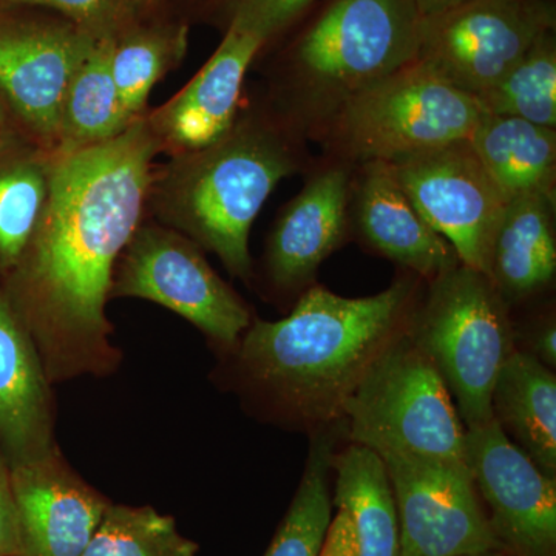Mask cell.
Wrapping results in <instances>:
<instances>
[{
    "mask_svg": "<svg viewBox=\"0 0 556 556\" xmlns=\"http://www.w3.org/2000/svg\"><path fill=\"white\" fill-rule=\"evenodd\" d=\"M485 276L510 311L551 289L556 276L555 199L529 195L506 203L490 241Z\"/></svg>",
    "mask_w": 556,
    "mask_h": 556,
    "instance_id": "19",
    "label": "cell"
},
{
    "mask_svg": "<svg viewBox=\"0 0 556 556\" xmlns=\"http://www.w3.org/2000/svg\"><path fill=\"white\" fill-rule=\"evenodd\" d=\"M468 141L506 203L529 195L555 199V129L485 112Z\"/></svg>",
    "mask_w": 556,
    "mask_h": 556,
    "instance_id": "21",
    "label": "cell"
},
{
    "mask_svg": "<svg viewBox=\"0 0 556 556\" xmlns=\"http://www.w3.org/2000/svg\"><path fill=\"white\" fill-rule=\"evenodd\" d=\"M110 298L149 300L174 311L199 328L219 356L239 343L254 320L195 241L155 225L139 226L124 249Z\"/></svg>",
    "mask_w": 556,
    "mask_h": 556,
    "instance_id": "8",
    "label": "cell"
},
{
    "mask_svg": "<svg viewBox=\"0 0 556 556\" xmlns=\"http://www.w3.org/2000/svg\"><path fill=\"white\" fill-rule=\"evenodd\" d=\"M20 547L16 500H14L11 466L0 450V556H14Z\"/></svg>",
    "mask_w": 556,
    "mask_h": 556,
    "instance_id": "32",
    "label": "cell"
},
{
    "mask_svg": "<svg viewBox=\"0 0 556 556\" xmlns=\"http://www.w3.org/2000/svg\"><path fill=\"white\" fill-rule=\"evenodd\" d=\"M50 155L0 159V274L20 262L46 207Z\"/></svg>",
    "mask_w": 556,
    "mask_h": 556,
    "instance_id": "27",
    "label": "cell"
},
{
    "mask_svg": "<svg viewBox=\"0 0 556 556\" xmlns=\"http://www.w3.org/2000/svg\"><path fill=\"white\" fill-rule=\"evenodd\" d=\"M517 351L536 358L544 367L556 371V318L555 309L546 308L529 320L514 321Z\"/></svg>",
    "mask_w": 556,
    "mask_h": 556,
    "instance_id": "31",
    "label": "cell"
},
{
    "mask_svg": "<svg viewBox=\"0 0 556 556\" xmlns=\"http://www.w3.org/2000/svg\"><path fill=\"white\" fill-rule=\"evenodd\" d=\"M137 11H150L159 7L163 0H134Z\"/></svg>",
    "mask_w": 556,
    "mask_h": 556,
    "instance_id": "37",
    "label": "cell"
},
{
    "mask_svg": "<svg viewBox=\"0 0 556 556\" xmlns=\"http://www.w3.org/2000/svg\"><path fill=\"white\" fill-rule=\"evenodd\" d=\"M346 442L375 453L466 459V427L444 380L404 336L345 405Z\"/></svg>",
    "mask_w": 556,
    "mask_h": 556,
    "instance_id": "7",
    "label": "cell"
},
{
    "mask_svg": "<svg viewBox=\"0 0 556 556\" xmlns=\"http://www.w3.org/2000/svg\"><path fill=\"white\" fill-rule=\"evenodd\" d=\"M14 148V134H2L0 131V159L9 155L11 149Z\"/></svg>",
    "mask_w": 556,
    "mask_h": 556,
    "instance_id": "36",
    "label": "cell"
},
{
    "mask_svg": "<svg viewBox=\"0 0 556 556\" xmlns=\"http://www.w3.org/2000/svg\"><path fill=\"white\" fill-rule=\"evenodd\" d=\"M332 506L350 517L358 556H401L396 503L382 459L346 442L332 457Z\"/></svg>",
    "mask_w": 556,
    "mask_h": 556,
    "instance_id": "22",
    "label": "cell"
},
{
    "mask_svg": "<svg viewBox=\"0 0 556 556\" xmlns=\"http://www.w3.org/2000/svg\"><path fill=\"white\" fill-rule=\"evenodd\" d=\"M351 186L350 167L340 161L313 174L283 208L265 255L266 276L278 294L298 300L316 285L321 263L345 244Z\"/></svg>",
    "mask_w": 556,
    "mask_h": 556,
    "instance_id": "15",
    "label": "cell"
},
{
    "mask_svg": "<svg viewBox=\"0 0 556 556\" xmlns=\"http://www.w3.org/2000/svg\"><path fill=\"white\" fill-rule=\"evenodd\" d=\"M318 556H358L356 535L345 510L339 508L338 518L329 525L324 546Z\"/></svg>",
    "mask_w": 556,
    "mask_h": 556,
    "instance_id": "33",
    "label": "cell"
},
{
    "mask_svg": "<svg viewBox=\"0 0 556 556\" xmlns=\"http://www.w3.org/2000/svg\"><path fill=\"white\" fill-rule=\"evenodd\" d=\"M345 430V422H340L309 437L302 479L265 556L320 555L331 525L332 457L346 441Z\"/></svg>",
    "mask_w": 556,
    "mask_h": 556,
    "instance_id": "24",
    "label": "cell"
},
{
    "mask_svg": "<svg viewBox=\"0 0 556 556\" xmlns=\"http://www.w3.org/2000/svg\"><path fill=\"white\" fill-rule=\"evenodd\" d=\"M11 113L9 112V109H7V105L3 104V101L0 100V131L2 134H14L13 130H11Z\"/></svg>",
    "mask_w": 556,
    "mask_h": 556,
    "instance_id": "35",
    "label": "cell"
},
{
    "mask_svg": "<svg viewBox=\"0 0 556 556\" xmlns=\"http://www.w3.org/2000/svg\"><path fill=\"white\" fill-rule=\"evenodd\" d=\"M492 417L547 477L556 478V372L515 351L492 391Z\"/></svg>",
    "mask_w": 556,
    "mask_h": 556,
    "instance_id": "20",
    "label": "cell"
},
{
    "mask_svg": "<svg viewBox=\"0 0 556 556\" xmlns=\"http://www.w3.org/2000/svg\"><path fill=\"white\" fill-rule=\"evenodd\" d=\"M56 447L51 383L31 336L0 287V450L11 467Z\"/></svg>",
    "mask_w": 556,
    "mask_h": 556,
    "instance_id": "18",
    "label": "cell"
},
{
    "mask_svg": "<svg viewBox=\"0 0 556 556\" xmlns=\"http://www.w3.org/2000/svg\"><path fill=\"white\" fill-rule=\"evenodd\" d=\"M413 2L416 3L422 17H428L441 13V11L453 9V7L467 2V0H413Z\"/></svg>",
    "mask_w": 556,
    "mask_h": 556,
    "instance_id": "34",
    "label": "cell"
},
{
    "mask_svg": "<svg viewBox=\"0 0 556 556\" xmlns=\"http://www.w3.org/2000/svg\"><path fill=\"white\" fill-rule=\"evenodd\" d=\"M94 39L65 20L0 14V100L49 155L65 87Z\"/></svg>",
    "mask_w": 556,
    "mask_h": 556,
    "instance_id": "13",
    "label": "cell"
},
{
    "mask_svg": "<svg viewBox=\"0 0 556 556\" xmlns=\"http://www.w3.org/2000/svg\"><path fill=\"white\" fill-rule=\"evenodd\" d=\"M300 159L283 134L252 118L207 148L178 153L155 185L163 223L214 252L230 276L249 281V233L281 179Z\"/></svg>",
    "mask_w": 556,
    "mask_h": 556,
    "instance_id": "3",
    "label": "cell"
},
{
    "mask_svg": "<svg viewBox=\"0 0 556 556\" xmlns=\"http://www.w3.org/2000/svg\"><path fill=\"white\" fill-rule=\"evenodd\" d=\"M426 281L401 274L369 298L313 285L280 320L254 318L219 356L218 386L255 420L313 437L345 422V405L379 358L408 334Z\"/></svg>",
    "mask_w": 556,
    "mask_h": 556,
    "instance_id": "2",
    "label": "cell"
},
{
    "mask_svg": "<svg viewBox=\"0 0 556 556\" xmlns=\"http://www.w3.org/2000/svg\"><path fill=\"white\" fill-rule=\"evenodd\" d=\"M188 46L189 28L177 24H135L115 39L110 65L121 105L131 121L141 118L150 91L177 67Z\"/></svg>",
    "mask_w": 556,
    "mask_h": 556,
    "instance_id": "25",
    "label": "cell"
},
{
    "mask_svg": "<svg viewBox=\"0 0 556 556\" xmlns=\"http://www.w3.org/2000/svg\"><path fill=\"white\" fill-rule=\"evenodd\" d=\"M266 40L230 22L225 39L185 90L150 116L160 144L193 152L225 137L237 121L244 76Z\"/></svg>",
    "mask_w": 556,
    "mask_h": 556,
    "instance_id": "17",
    "label": "cell"
},
{
    "mask_svg": "<svg viewBox=\"0 0 556 556\" xmlns=\"http://www.w3.org/2000/svg\"><path fill=\"white\" fill-rule=\"evenodd\" d=\"M390 164L408 199L452 244L459 262L485 274L490 241L506 200L470 141L452 142Z\"/></svg>",
    "mask_w": 556,
    "mask_h": 556,
    "instance_id": "11",
    "label": "cell"
},
{
    "mask_svg": "<svg viewBox=\"0 0 556 556\" xmlns=\"http://www.w3.org/2000/svg\"><path fill=\"white\" fill-rule=\"evenodd\" d=\"M486 113L556 127V39L547 31L503 76L477 98Z\"/></svg>",
    "mask_w": 556,
    "mask_h": 556,
    "instance_id": "26",
    "label": "cell"
},
{
    "mask_svg": "<svg viewBox=\"0 0 556 556\" xmlns=\"http://www.w3.org/2000/svg\"><path fill=\"white\" fill-rule=\"evenodd\" d=\"M94 39L70 76L62 97L56 146L50 155H67L118 137L134 121L124 113L113 80V43Z\"/></svg>",
    "mask_w": 556,
    "mask_h": 556,
    "instance_id": "23",
    "label": "cell"
},
{
    "mask_svg": "<svg viewBox=\"0 0 556 556\" xmlns=\"http://www.w3.org/2000/svg\"><path fill=\"white\" fill-rule=\"evenodd\" d=\"M396 503L401 556L501 552L466 459L376 453Z\"/></svg>",
    "mask_w": 556,
    "mask_h": 556,
    "instance_id": "10",
    "label": "cell"
},
{
    "mask_svg": "<svg viewBox=\"0 0 556 556\" xmlns=\"http://www.w3.org/2000/svg\"><path fill=\"white\" fill-rule=\"evenodd\" d=\"M481 102L415 61L342 102L318 127L342 161L396 163L470 139Z\"/></svg>",
    "mask_w": 556,
    "mask_h": 556,
    "instance_id": "6",
    "label": "cell"
},
{
    "mask_svg": "<svg viewBox=\"0 0 556 556\" xmlns=\"http://www.w3.org/2000/svg\"><path fill=\"white\" fill-rule=\"evenodd\" d=\"M354 185L350 217L365 247L426 283L460 265L452 244L428 225L401 188L390 163H362Z\"/></svg>",
    "mask_w": 556,
    "mask_h": 556,
    "instance_id": "16",
    "label": "cell"
},
{
    "mask_svg": "<svg viewBox=\"0 0 556 556\" xmlns=\"http://www.w3.org/2000/svg\"><path fill=\"white\" fill-rule=\"evenodd\" d=\"M314 0H233L230 22L258 33L268 42L287 30Z\"/></svg>",
    "mask_w": 556,
    "mask_h": 556,
    "instance_id": "30",
    "label": "cell"
},
{
    "mask_svg": "<svg viewBox=\"0 0 556 556\" xmlns=\"http://www.w3.org/2000/svg\"><path fill=\"white\" fill-rule=\"evenodd\" d=\"M9 5L46 7L58 11L91 38H118L135 25L134 0H3Z\"/></svg>",
    "mask_w": 556,
    "mask_h": 556,
    "instance_id": "29",
    "label": "cell"
},
{
    "mask_svg": "<svg viewBox=\"0 0 556 556\" xmlns=\"http://www.w3.org/2000/svg\"><path fill=\"white\" fill-rule=\"evenodd\" d=\"M422 20L413 0H328L289 50L313 124L415 62Z\"/></svg>",
    "mask_w": 556,
    "mask_h": 556,
    "instance_id": "4",
    "label": "cell"
},
{
    "mask_svg": "<svg viewBox=\"0 0 556 556\" xmlns=\"http://www.w3.org/2000/svg\"><path fill=\"white\" fill-rule=\"evenodd\" d=\"M11 482L20 529L14 556H80L110 506L58 445L42 459L11 467Z\"/></svg>",
    "mask_w": 556,
    "mask_h": 556,
    "instance_id": "14",
    "label": "cell"
},
{
    "mask_svg": "<svg viewBox=\"0 0 556 556\" xmlns=\"http://www.w3.org/2000/svg\"><path fill=\"white\" fill-rule=\"evenodd\" d=\"M408 338L444 380L466 430L493 420V387L517 345L514 313L484 273L460 263L427 283Z\"/></svg>",
    "mask_w": 556,
    "mask_h": 556,
    "instance_id": "5",
    "label": "cell"
},
{
    "mask_svg": "<svg viewBox=\"0 0 556 556\" xmlns=\"http://www.w3.org/2000/svg\"><path fill=\"white\" fill-rule=\"evenodd\" d=\"M160 148L141 116L108 142L50 155L46 207L0 287L51 386L104 378L119 367L105 303L116 263L139 228Z\"/></svg>",
    "mask_w": 556,
    "mask_h": 556,
    "instance_id": "1",
    "label": "cell"
},
{
    "mask_svg": "<svg viewBox=\"0 0 556 556\" xmlns=\"http://www.w3.org/2000/svg\"><path fill=\"white\" fill-rule=\"evenodd\" d=\"M551 0H467L424 17L417 61L478 98L555 30Z\"/></svg>",
    "mask_w": 556,
    "mask_h": 556,
    "instance_id": "9",
    "label": "cell"
},
{
    "mask_svg": "<svg viewBox=\"0 0 556 556\" xmlns=\"http://www.w3.org/2000/svg\"><path fill=\"white\" fill-rule=\"evenodd\" d=\"M464 448L501 552L556 556V478L543 473L495 420L466 430Z\"/></svg>",
    "mask_w": 556,
    "mask_h": 556,
    "instance_id": "12",
    "label": "cell"
},
{
    "mask_svg": "<svg viewBox=\"0 0 556 556\" xmlns=\"http://www.w3.org/2000/svg\"><path fill=\"white\" fill-rule=\"evenodd\" d=\"M200 546L152 506L110 503L80 556H197Z\"/></svg>",
    "mask_w": 556,
    "mask_h": 556,
    "instance_id": "28",
    "label": "cell"
},
{
    "mask_svg": "<svg viewBox=\"0 0 556 556\" xmlns=\"http://www.w3.org/2000/svg\"><path fill=\"white\" fill-rule=\"evenodd\" d=\"M471 556H508L504 552H489V554L471 555Z\"/></svg>",
    "mask_w": 556,
    "mask_h": 556,
    "instance_id": "38",
    "label": "cell"
}]
</instances>
